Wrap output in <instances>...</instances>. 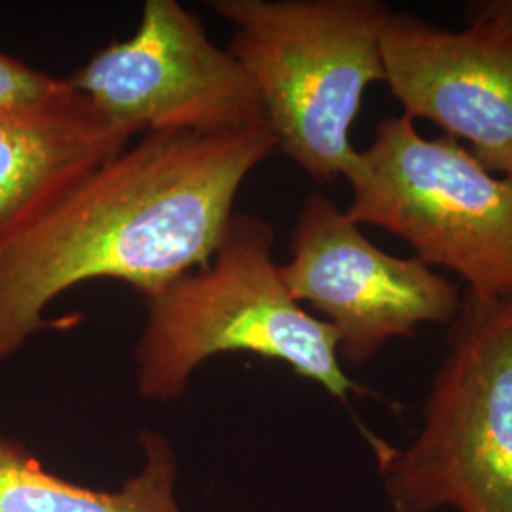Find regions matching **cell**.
<instances>
[{"mask_svg": "<svg viewBox=\"0 0 512 512\" xmlns=\"http://www.w3.org/2000/svg\"><path fill=\"white\" fill-rule=\"evenodd\" d=\"M69 82L137 139L266 126L249 74L177 0H147L137 31L99 50Z\"/></svg>", "mask_w": 512, "mask_h": 512, "instance_id": "8992f818", "label": "cell"}, {"mask_svg": "<svg viewBox=\"0 0 512 512\" xmlns=\"http://www.w3.org/2000/svg\"><path fill=\"white\" fill-rule=\"evenodd\" d=\"M349 219L406 241L467 291L512 296V177L452 137L421 135L410 116L384 118L346 175Z\"/></svg>", "mask_w": 512, "mask_h": 512, "instance_id": "5b68a950", "label": "cell"}, {"mask_svg": "<svg viewBox=\"0 0 512 512\" xmlns=\"http://www.w3.org/2000/svg\"><path fill=\"white\" fill-rule=\"evenodd\" d=\"M143 467L118 492L92 490L44 469L18 440L0 437V512H183L177 456L154 431L141 433Z\"/></svg>", "mask_w": 512, "mask_h": 512, "instance_id": "30bf717a", "label": "cell"}, {"mask_svg": "<svg viewBox=\"0 0 512 512\" xmlns=\"http://www.w3.org/2000/svg\"><path fill=\"white\" fill-rule=\"evenodd\" d=\"M382 59L406 116L467 141L490 171L512 177V33L488 23L444 31L391 10Z\"/></svg>", "mask_w": 512, "mask_h": 512, "instance_id": "ba28073f", "label": "cell"}, {"mask_svg": "<svg viewBox=\"0 0 512 512\" xmlns=\"http://www.w3.org/2000/svg\"><path fill=\"white\" fill-rule=\"evenodd\" d=\"M133 139L73 86L46 105L0 112V238Z\"/></svg>", "mask_w": 512, "mask_h": 512, "instance_id": "9c48e42d", "label": "cell"}, {"mask_svg": "<svg viewBox=\"0 0 512 512\" xmlns=\"http://www.w3.org/2000/svg\"><path fill=\"white\" fill-rule=\"evenodd\" d=\"M234 25L228 52L249 74L277 148L317 181L346 179L349 131L366 88L384 82L378 0H211Z\"/></svg>", "mask_w": 512, "mask_h": 512, "instance_id": "3957f363", "label": "cell"}, {"mask_svg": "<svg viewBox=\"0 0 512 512\" xmlns=\"http://www.w3.org/2000/svg\"><path fill=\"white\" fill-rule=\"evenodd\" d=\"M277 150L272 131L150 133L0 238V365L31 336L73 330L46 317L76 285L110 279L143 298L205 266L239 188Z\"/></svg>", "mask_w": 512, "mask_h": 512, "instance_id": "6da1fadb", "label": "cell"}, {"mask_svg": "<svg viewBox=\"0 0 512 512\" xmlns=\"http://www.w3.org/2000/svg\"><path fill=\"white\" fill-rule=\"evenodd\" d=\"M395 512H512V296L465 291L406 446L372 433Z\"/></svg>", "mask_w": 512, "mask_h": 512, "instance_id": "277c9868", "label": "cell"}, {"mask_svg": "<svg viewBox=\"0 0 512 512\" xmlns=\"http://www.w3.org/2000/svg\"><path fill=\"white\" fill-rule=\"evenodd\" d=\"M467 25L488 23L512 33V0H476L465 6Z\"/></svg>", "mask_w": 512, "mask_h": 512, "instance_id": "7c38bea8", "label": "cell"}, {"mask_svg": "<svg viewBox=\"0 0 512 512\" xmlns=\"http://www.w3.org/2000/svg\"><path fill=\"white\" fill-rule=\"evenodd\" d=\"M279 268L294 300L336 330L338 355L349 365H363L421 325L448 327L463 302L458 283L416 256L376 247L325 194H310L302 203L291 260Z\"/></svg>", "mask_w": 512, "mask_h": 512, "instance_id": "52a82bcc", "label": "cell"}, {"mask_svg": "<svg viewBox=\"0 0 512 512\" xmlns=\"http://www.w3.org/2000/svg\"><path fill=\"white\" fill-rule=\"evenodd\" d=\"M274 245L268 220L234 213L205 266L143 298L147 319L135 348L143 399L183 397L198 366L222 353L285 363L342 403L366 393L340 363L336 330L289 293Z\"/></svg>", "mask_w": 512, "mask_h": 512, "instance_id": "7a4b0ae2", "label": "cell"}, {"mask_svg": "<svg viewBox=\"0 0 512 512\" xmlns=\"http://www.w3.org/2000/svg\"><path fill=\"white\" fill-rule=\"evenodd\" d=\"M69 88V78H55L0 52V112L46 105Z\"/></svg>", "mask_w": 512, "mask_h": 512, "instance_id": "8fae6325", "label": "cell"}]
</instances>
